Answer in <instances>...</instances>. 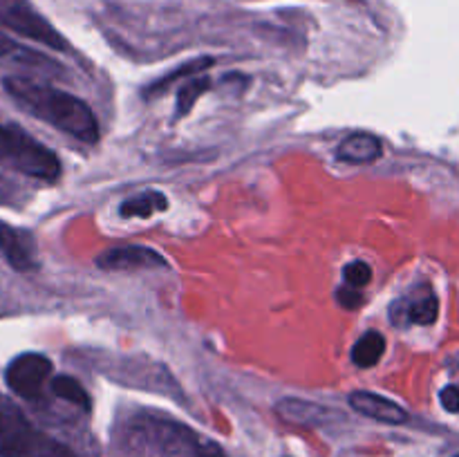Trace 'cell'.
<instances>
[{
	"mask_svg": "<svg viewBox=\"0 0 459 457\" xmlns=\"http://www.w3.org/2000/svg\"><path fill=\"white\" fill-rule=\"evenodd\" d=\"M97 267L103 272H142V269L169 267L160 251L143 245L112 246L97 255Z\"/></svg>",
	"mask_w": 459,
	"mask_h": 457,
	"instance_id": "obj_6",
	"label": "cell"
},
{
	"mask_svg": "<svg viewBox=\"0 0 459 457\" xmlns=\"http://www.w3.org/2000/svg\"><path fill=\"white\" fill-rule=\"evenodd\" d=\"M348 403L352 410H357L359 415L368 417V419L381 421V424H406L408 412L403 410L399 403L390 401V399L381 397V394L368 392V390H357L348 397Z\"/></svg>",
	"mask_w": 459,
	"mask_h": 457,
	"instance_id": "obj_9",
	"label": "cell"
},
{
	"mask_svg": "<svg viewBox=\"0 0 459 457\" xmlns=\"http://www.w3.org/2000/svg\"><path fill=\"white\" fill-rule=\"evenodd\" d=\"M191 451L195 457H227V453L222 451V446H220V444L200 437V435H197L195 442H193Z\"/></svg>",
	"mask_w": 459,
	"mask_h": 457,
	"instance_id": "obj_19",
	"label": "cell"
},
{
	"mask_svg": "<svg viewBox=\"0 0 459 457\" xmlns=\"http://www.w3.org/2000/svg\"><path fill=\"white\" fill-rule=\"evenodd\" d=\"M276 412L282 421L296 426H327L332 424V421L341 419V412H334L332 408L291 397L281 399V401L276 403Z\"/></svg>",
	"mask_w": 459,
	"mask_h": 457,
	"instance_id": "obj_10",
	"label": "cell"
},
{
	"mask_svg": "<svg viewBox=\"0 0 459 457\" xmlns=\"http://www.w3.org/2000/svg\"><path fill=\"white\" fill-rule=\"evenodd\" d=\"M439 401H442V408L448 412H459V388L457 385H446L439 392Z\"/></svg>",
	"mask_w": 459,
	"mask_h": 457,
	"instance_id": "obj_21",
	"label": "cell"
},
{
	"mask_svg": "<svg viewBox=\"0 0 459 457\" xmlns=\"http://www.w3.org/2000/svg\"><path fill=\"white\" fill-rule=\"evenodd\" d=\"M343 278L348 282V287H354V289H361L368 282L372 280V269L370 264L363 263V260H354V263H348L343 269Z\"/></svg>",
	"mask_w": 459,
	"mask_h": 457,
	"instance_id": "obj_18",
	"label": "cell"
},
{
	"mask_svg": "<svg viewBox=\"0 0 459 457\" xmlns=\"http://www.w3.org/2000/svg\"><path fill=\"white\" fill-rule=\"evenodd\" d=\"M54 366L45 354L25 352L12 358L4 370V381L9 390L27 401H36L43 397V390L48 381H52Z\"/></svg>",
	"mask_w": 459,
	"mask_h": 457,
	"instance_id": "obj_5",
	"label": "cell"
},
{
	"mask_svg": "<svg viewBox=\"0 0 459 457\" xmlns=\"http://www.w3.org/2000/svg\"><path fill=\"white\" fill-rule=\"evenodd\" d=\"M455 457H459V455H455Z\"/></svg>",
	"mask_w": 459,
	"mask_h": 457,
	"instance_id": "obj_22",
	"label": "cell"
},
{
	"mask_svg": "<svg viewBox=\"0 0 459 457\" xmlns=\"http://www.w3.org/2000/svg\"><path fill=\"white\" fill-rule=\"evenodd\" d=\"M336 300L345 309H357L359 305H363V294L359 289H354V287H343V289L336 291Z\"/></svg>",
	"mask_w": 459,
	"mask_h": 457,
	"instance_id": "obj_20",
	"label": "cell"
},
{
	"mask_svg": "<svg viewBox=\"0 0 459 457\" xmlns=\"http://www.w3.org/2000/svg\"><path fill=\"white\" fill-rule=\"evenodd\" d=\"M49 388H52V392L56 394L58 399L72 403V406H79L81 410H90V406H92L88 390H85L83 385L74 379V376H65V375L52 376V381H49Z\"/></svg>",
	"mask_w": 459,
	"mask_h": 457,
	"instance_id": "obj_15",
	"label": "cell"
},
{
	"mask_svg": "<svg viewBox=\"0 0 459 457\" xmlns=\"http://www.w3.org/2000/svg\"><path fill=\"white\" fill-rule=\"evenodd\" d=\"M211 88L209 76H191L182 88L178 90V110H175V116H186L188 112L193 110V106L197 103V99Z\"/></svg>",
	"mask_w": 459,
	"mask_h": 457,
	"instance_id": "obj_17",
	"label": "cell"
},
{
	"mask_svg": "<svg viewBox=\"0 0 459 457\" xmlns=\"http://www.w3.org/2000/svg\"><path fill=\"white\" fill-rule=\"evenodd\" d=\"M0 27L56 52L70 49V43L63 39L61 31L49 25L27 0H0Z\"/></svg>",
	"mask_w": 459,
	"mask_h": 457,
	"instance_id": "obj_4",
	"label": "cell"
},
{
	"mask_svg": "<svg viewBox=\"0 0 459 457\" xmlns=\"http://www.w3.org/2000/svg\"><path fill=\"white\" fill-rule=\"evenodd\" d=\"M390 316L399 325H402V321L408 325H433L439 316V300L433 287H415L406 298H399L394 303V307L390 309Z\"/></svg>",
	"mask_w": 459,
	"mask_h": 457,
	"instance_id": "obj_8",
	"label": "cell"
},
{
	"mask_svg": "<svg viewBox=\"0 0 459 457\" xmlns=\"http://www.w3.org/2000/svg\"><path fill=\"white\" fill-rule=\"evenodd\" d=\"M169 209V200L161 191H143L142 195L128 197L121 202L119 215L121 218H152L155 213Z\"/></svg>",
	"mask_w": 459,
	"mask_h": 457,
	"instance_id": "obj_13",
	"label": "cell"
},
{
	"mask_svg": "<svg viewBox=\"0 0 459 457\" xmlns=\"http://www.w3.org/2000/svg\"><path fill=\"white\" fill-rule=\"evenodd\" d=\"M3 85L12 101L27 115L79 142L94 143L99 139V121L83 99L27 76H4Z\"/></svg>",
	"mask_w": 459,
	"mask_h": 457,
	"instance_id": "obj_1",
	"label": "cell"
},
{
	"mask_svg": "<svg viewBox=\"0 0 459 457\" xmlns=\"http://www.w3.org/2000/svg\"><path fill=\"white\" fill-rule=\"evenodd\" d=\"M0 457H76L72 448L36 428L25 412L0 394Z\"/></svg>",
	"mask_w": 459,
	"mask_h": 457,
	"instance_id": "obj_2",
	"label": "cell"
},
{
	"mask_svg": "<svg viewBox=\"0 0 459 457\" xmlns=\"http://www.w3.org/2000/svg\"><path fill=\"white\" fill-rule=\"evenodd\" d=\"M209 65H213V58H209V56H202V58H195V61H191V63H184V65H179L178 70H173V72H170V74H166L164 79L155 81V83H152L151 88H148L146 92H143V97L151 99V97H155V94L166 92V90H169L173 83H178V81L186 79V76H195L197 72L206 70V67H209Z\"/></svg>",
	"mask_w": 459,
	"mask_h": 457,
	"instance_id": "obj_16",
	"label": "cell"
},
{
	"mask_svg": "<svg viewBox=\"0 0 459 457\" xmlns=\"http://www.w3.org/2000/svg\"><path fill=\"white\" fill-rule=\"evenodd\" d=\"M0 166L39 182H56L61 161L56 152L12 124H0Z\"/></svg>",
	"mask_w": 459,
	"mask_h": 457,
	"instance_id": "obj_3",
	"label": "cell"
},
{
	"mask_svg": "<svg viewBox=\"0 0 459 457\" xmlns=\"http://www.w3.org/2000/svg\"><path fill=\"white\" fill-rule=\"evenodd\" d=\"M0 255L7 260L13 272H34L39 269V254L36 240L27 228L12 227L0 220Z\"/></svg>",
	"mask_w": 459,
	"mask_h": 457,
	"instance_id": "obj_7",
	"label": "cell"
},
{
	"mask_svg": "<svg viewBox=\"0 0 459 457\" xmlns=\"http://www.w3.org/2000/svg\"><path fill=\"white\" fill-rule=\"evenodd\" d=\"M0 61L16 63V65H25V67H36V70L58 74V63H54L52 58H48L45 54L34 52V49L7 39V36H0Z\"/></svg>",
	"mask_w": 459,
	"mask_h": 457,
	"instance_id": "obj_12",
	"label": "cell"
},
{
	"mask_svg": "<svg viewBox=\"0 0 459 457\" xmlns=\"http://www.w3.org/2000/svg\"><path fill=\"white\" fill-rule=\"evenodd\" d=\"M336 155L348 164H372L384 155V143L372 133H352L339 143Z\"/></svg>",
	"mask_w": 459,
	"mask_h": 457,
	"instance_id": "obj_11",
	"label": "cell"
},
{
	"mask_svg": "<svg viewBox=\"0 0 459 457\" xmlns=\"http://www.w3.org/2000/svg\"><path fill=\"white\" fill-rule=\"evenodd\" d=\"M385 352V339L381 332H366L352 348V363L359 367H375Z\"/></svg>",
	"mask_w": 459,
	"mask_h": 457,
	"instance_id": "obj_14",
	"label": "cell"
}]
</instances>
